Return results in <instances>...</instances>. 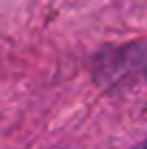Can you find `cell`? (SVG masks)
Segmentation results:
<instances>
[{
    "label": "cell",
    "instance_id": "cell-1",
    "mask_svg": "<svg viewBox=\"0 0 147 149\" xmlns=\"http://www.w3.org/2000/svg\"><path fill=\"white\" fill-rule=\"evenodd\" d=\"M93 80L106 91L143 82L147 84V39L108 43L91 58Z\"/></svg>",
    "mask_w": 147,
    "mask_h": 149
},
{
    "label": "cell",
    "instance_id": "cell-2",
    "mask_svg": "<svg viewBox=\"0 0 147 149\" xmlns=\"http://www.w3.org/2000/svg\"><path fill=\"white\" fill-rule=\"evenodd\" d=\"M130 149H147V138H145V141H141V143H136V145L130 147Z\"/></svg>",
    "mask_w": 147,
    "mask_h": 149
}]
</instances>
